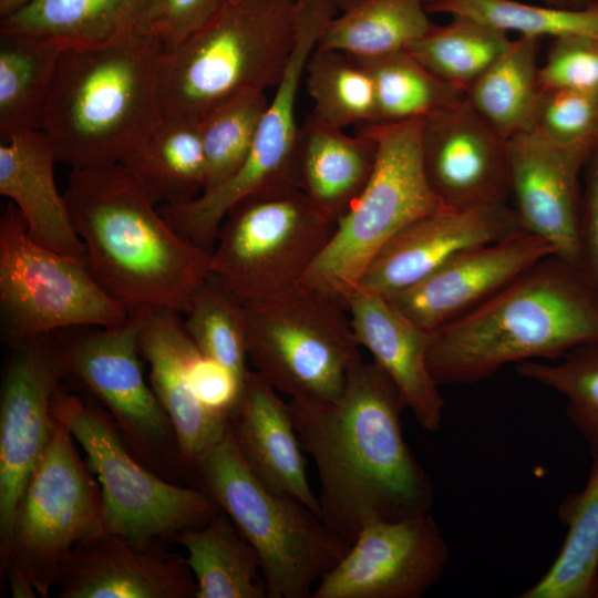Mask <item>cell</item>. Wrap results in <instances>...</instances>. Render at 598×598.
<instances>
[{
  "label": "cell",
  "instance_id": "6da1fadb",
  "mask_svg": "<svg viewBox=\"0 0 598 598\" xmlns=\"http://www.w3.org/2000/svg\"><path fill=\"white\" fill-rule=\"evenodd\" d=\"M289 406L318 470L321 519L347 544L368 524L429 513L433 487L403 435L406 405L374 361L351 368L338 400Z\"/></svg>",
  "mask_w": 598,
  "mask_h": 598
},
{
  "label": "cell",
  "instance_id": "7a4b0ae2",
  "mask_svg": "<svg viewBox=\"0 0 598 598\" xmlns=\"http://www.w3.org/2000/svg\"><path fill=\"white\" fill-rule=\"evenodd\" d=\"M63 195L91 274L128 313L188 310L210 254L167 223L125 165L72 168Z\"/></svg>",
  "mask_w": 598,
  "mask_h": 598
},
{
  "label": "cell",
  "instance_id": "3957f363",
  "mask_svg": "<svg viewBox=\"0 0 598 598\" xmlns=\"http://www.w3.org/2000/svg\"><path fill=\"white\" fill-rule=\"evenodd\" d=\"M597 341V299L576 266L548 256L434 331L427 363L439 385L474 383L508 363L557 359Z\"/></svg>",
  "mask_w": 598,
  "mask_h": 598
},
{
  "label": "cell",
  "instance_id": "277c9868",
  "mask_svg": "<svg viewBox=\"0 0 598 598\" xmlns=\"http://www.w3.org/2000/svg\"><path fill=\"white\" fill-rule=\"evenodd\" d=\"M159 43L138 31L60 55L42 132L72 168L126 164L163 118Z\"/></svg>",
  "mask_w": 598,
  "mask_h": 598
},
{
  "label": "cell",
  "instance_id": "5b68a950",
  "mask_svg": "<svg viewBox=\"0 0 598 598\" xmlns=\"http://www.w3.org/2000/svg\"><path fill=\"white\" fill-rule=\"evenodd\" d=\"M298 25L297 0H226L205 25L173 52L163 53V115L200 121L228 99L276 87Z\"/></svg>",
  "mask_w": 598,
  "mask_h": 598
},
{
  "label": "cell",
  "instance_id": "8992f818",
  "mask_svg": "<svg viewBox=\"0 0 598 598\" xmlns=\"http://www.w3.org/2000/svg\"><path fill=\"white\" fill-rule=\"evenodd\" d=\"M204 492L258 554L268 598H310L350 545L305 503L268 488L240 455L230 430L190 465Z\"/></svg>",
  "mask_w": 598,
  "mask_h": 598
},
{
  "label": "cell",
  "instance_id": "52a82bcc",
  "mask_svg": "<svg viewBox=\"0 0 598 598\" xmlns=\"http://www.w3.org/2000/svg\"><path fill=\"white\" fill-rule=\"evenodd\" d=\"M74 442L55 419L0 540L1 575L14 598L48 597L75 545L105 532L99 482Z\"/></svg>",
  "mask_w": 598,
  "mask_h": 598
},
{
  "label": "cell",
  "instance_id": "ba28073f",
  "mask_svg": "<svg viewBox=\"0 0 598 598\" xmlns=\"http://www.w3.org/2000/svg\"><path fill=\"white\" fill-rule=\"evenodd\" d=\"M423 124L424 118L417 117L357 126L375 141L373 172L302 279L347 309L365 268L382 247L405 226L442 207L423 171Z\"/></svg>",
  "mask_w": 598,
  "mask_h": 598
},
{
  "label": "cell",
  "instance_id": "9c48e42d",
  "mask_svg": "<svg viewBox=\"0 0 598 598\" xmlns=\"http://www.w3.org/2000/svg\"><path fill=\"white\" fill-rule=\"evenodd\" d=\"M248 359L290 399L336 401L362 359L348 309L299 282L244 305Z\"/></svg>",
  "mask_w": 598,
  "mask_h": 598
},
{
  "label": "cell",
  "instance_id": "30bf717a",
  "mask_svg": "<svg viewBox=\"0 0 598 598\" xmlns=\"http://www.w3.org/2000/svg\"><path fill=\"white\" fill-rule=\"evenodd\" d=\"M52 409L99 482L106 533L143 549L205 524L219 511L200 489L171 482L138 461L105 410L62 386Z\"/></svg>",
  "mask_w": 598,
  "mask_h": 598
},
{
  "label": "cell",
  "instance_id": "8fae6325",
  "mask_svg": "<svg viewBox=\"0 0 598 598\" xmlns=\"http://www.w3.org/2000/svg\"><path fill=\"white\" fill-rule=\"evenodd\" d=\"M336 223L296 186L248 195L227 212L210 252V274L244 305L302 281Z\"/></svg>",
  "mask_w": 598,
  "mask_h": 598
},
{
  "label": "cell",
  "instance_id": "7c38bea8",
  "mask_svg": "<svg viewBox=\"0 0 598 598\" xmlns=\"http://www.w3.org/2000/svg\"><path fill=\"white\" fill-rule=\"evenodd\" d=\"M127 309L91 274L86 259L51 250L35 240L8 202L0 217V319L9 343L72 327H113Z\"/></svg>",
  "mask_w": 598,
  "mask_h": 598
},
{
  "label": "cell",
  "instance_id": "4fadbf2b",
  "mask_svg": "<svg viewBox=\"0 0 598 598\" xmlns=\"http://www.w3.org/2000/svg\"><path fill=\"white\" fill-rule=\"evenodd\" d=\"M299 25L296 44L283 75L259 123L252 148L243 166L220 186L161 212L184 238L210 252L228 209L254 193L295 185V156L299 133L296 105L310 54L327 23L338 13V0H297ZM297 187V186H296Z\"/></svg>",
  "mask_w": 598,
  "mask_h": 598
},
{
  "label": "cell",
  "instance_id": "5bb4252c",
  "mask_svg": "<svg viewBox=\"0 0 598 598\" xmlns=\"http://www.w3.org/2000/svg\"><path fill=\"white\" fill-rule=\"evenodd\" d=\"M58 344L66 372L94 395L132 453L162 477L190 483L172 423L145 381L138 348V318L102 327Z\"/></svg>",
  "mask_w": 598,
  "mask_h": 598
},
{
  "label": "cell",
  "instance_id": "9a60e30c",
  "mask_svg": "<svg viewBox=\"0 0 598 598\" xmlns=\"http://www.w3.org/2000/svg\"><path fill=\"white\" fill-rule=\"evenodd\" d=\"M450 549L429 514L365 525L310 598H419L442 576Z\"/></svg>",
  "mask_w": 598,
  "mask_h": 598
},
{
  "label": "cell",
  "instance_id": "2e32d148",
  "mask_svg": "<svg viewBox=\"0 0 598 598\" xmlns=\"http://www.w3.org/2000/svg\"><path fill=\"white\" fill-rule=\"evenodd\" d=\"M10 346L0 394V540L50 442L53 399L66 379L58 344L45 336Z\"/></svg>",
  "mask_w": 598,
  "mask_h": 598
},
{
  "label": "cell",
  "instance_id": "e0dca14e",
  "mask_svg": "<svg viewBox=\"0 0 598 598\" xmlns=\"http://www.w3.org/2000/svg\"><path fill=\"white\" fill-rule=\"evenodd\" d=\"M421 156L426 182L444 208L506 204L511 196L507 140L466 96L424 118Z\"/></svg>",
  "mask_w": 598,
  "mask_h": 598
},
{
  "label": "cell",
  "instance_id": "ac0fdd59",
  "mask_svg": "<svg viewBox=\"0 0 598 598\" xmlns=\"http://www.w3.org/2000/svg\"><path fill=\"white\" fill-rule=\"evenodd\" d=\"M550 245L525 230L464 250L386 299L417 326L437 331L471 312L539 260Z\"/></svg>",
  "mask_w": 598,
  "mask_h": 598
},
{
  "label": "cell",
  "instance_id": "d6986e66",
  "mask_svg": "<svg viewBox=\"0 0 598 598\" xmlns=\"http://www.w3.org/2000/svg\"><path fill=\"white\" fill-rule=\"evenodd\" d=\"M594 147H567L532 130L507 140L511 196L523 229L578 266L579 175ZM578 268V267H577Z\"/></svg>",
  "mask_w": 598,
  "mask_h": 598
},
{
  "label": "cell",
  "instance_id": "ffe728a7",
  "mask_svg": "<svg viewBox=\"0 0 598 598\" xmlns=\"http://www.w3.org/2000/svg\"><path fill=\"white\" fill-rule=\"evenodd\" d=\"M523 230L507 203L471 209L440 207L395 234L365 268L358 288L388 298L457 254Z\"/></svg>",
  "mask_w": 598,
  "mask_h": 598
},
{
  "label": "cell",
  "instance_id": "44dd1931",
  "mask_svg": "<svg viewBox=\"0 0 598 598\" xmlns=\"http://www.w3.org/2000/svg\"><path fill=\"white\" fill-rule=\"evenodd\" d=\"M55 586L59 598H196L197 594L186 558L157 544L137 548L106 532L75 545Z\"/></svg>",
  "mask_w": 598,
  "mask_h": 598
},
{
  "label": "cell",
  "instance_id": "7402d4cb",
  "mask_svg": "<svg viewBox=\"0 0 598 598\" xmlns=\"http://www.w3.org/2000/svg\"><path fill=\"white\" fill-rule=\"evenodd\" d=\"M348 312L359 346L389 375L419 425L436 432L445 402L427 363L434 332L414 323L386 298L360 288L350 297Z\"/></svg>",
  "mask_w": 598,
  "mask_h": 598
},
{
  "label": "cell",
  "instance_id": "603a6c76",
  "mask_svg": "<svg viewBox=\"0 0 598 598\" xmlns=\"http://www.w3.org/2000/svg\"><path fill=\"white\" fill-rule=\"evenodd\" d=\"M132 312L138 318V348L150 368V385L172 423L189 470L197 457L226 435L229 420L208 412L193 390L187 359L194 341L181 313L165 308Z\"/></svg>",
  "mask_w": 598,
  "mask_h": 598
},
{
  "label": "cell",
  "instance_id": "cb8c5ba5",
  "mask_svg": "<svg viewBox=\"0 0 598 598\" xmlns=\"http://www.w3.org/2000/svg\"><path fill=\"white\" fill-rule=\"evenodd\" d=\"M278 393L249 371L240 403L229 419L231 436L246 464L268 488L296 497L321 518L289 402Z\"/></svg>",
  "mask_w": 598,
  "mask_h": 598
},
{
  "label": "cell",
  "instance_id": "d4e9b609",
  "mask_svg": "<svg viewBox=\"0 0 598 598\" xmlns=\"http://www.w3.org/2000/svg\"><path fill=\"white\" fill-rule=\"evenodd\" d=\"M53 146L42 131L0 143V194L21 212L30 237L59 254L86 259L64 195L54 181Z\"/></svg>",
  "mask_w": 598,
  "mask_h": 598
},
{
  "label": "cell",
  "instance_id": "484cf974",
  "mask_svg": "<svg viewBox=\"0 0 598 598\" xmlns=\"http://www.w3.org/2000/svg\"><path fill=\"white\" fill-rule=\"evenodd\" d=\"M375 158L377 144L368 132L357 127L351 136L309 114L299 127L295 185L337 224L369 182Z\"/></svg>",
  "mask_w": 598,
  "mask_h": 598
},
{
  "label": "cell",
  "instance_id": "4316f807",
  "mask_svg": "<svg viewBox=\"0 0 598 598\" xmlns=\"http://www.w3.org/2000/svg\"><path fill=\"white\" fill-rule=\"evenodd\" d=\"M146 0H30L1 17L0 31L50 40L65 48H97L136 30Z\"/></svg>",
  "mask_w": 598,
  "mask_h": 598
},
{
  "label": "cell",
  "instance_id": "83f0119b",
  "mask_svg": "<svg viewBox=\"0 0 598 598\" xmlns=\"http://www.w3.org/2000/svg\"><path fill=\"white\" fill-rule=\"evenodd\" d=\"M173 540L187 553L196 598L268 597L258 554L223 511Z\"/></svg>",
  "mask_w": 598,
  "mask_h": 598
},
{
  "label": "cell",
  "instance_id": "f1b7e54d",
  "mask_svg": "<svg viewBox=\"0 0 598 598\" xmlns=\"http://www.w3.org/2000/svg\"><path fill=\"white\" fill-rule=\"evenodd\" d=\"M317 49L368 59L408 50L433 25L425 0H338Z\"/></svg>",
  "mask_w": 598,
  "mask_h": 598
},
{
  "label": "cell",
  "instance_id": "f546056e",
  "mask_svg": "<svg viewBox=\"0 0 598 598\" xmlns=\"http://www.w3.org/2000/svg\"><path fill=\"white\" fill-rule=\"evenodd\" d=\"M64 45L0 31V137L42 131L45 109Z\"/></svg>",
  "mask_w": 598,
  "mask_h": 598
},
{
  "label": "cell",
  "instance_id": "4dcf8cb0",
  "mask_svg": "<svg viewBox=\"0 0 598 598\" xmlns=\"http://www.w3.org/2000/svg\"><path fill=\"white\" fill-rule=\"evenodd\" d=\"M125 165L154 204H184L207 183L200 121L163 115L142 151Z\"/></svg>",
  "mask_w": 598,
  "mask_h": 598
},
{
  "label": "cell",
  "instance_id": "1f68e13d",
  "mask_svg": "<svg viewBox=\"0 0 598 598\" xmlns=\"http://www.w3.org/2000/svg\"><path fill=\"white\" fill-rule=\"evenodd\" d=\"M540 39L520 35L513 40L465 93L471 107L505 140L534 130L542 94Z\"/></svg>",
  "mask_w": 598,
  "mask_h": 598
},
{
  "label": "cell",
  "instance_id": "d6a6232c",
  "mask_svg": "<svg viewBox=\"0 0 598 598\" xmlns=\"http://www.w3.org/2000/svg\"><path fill=\"white\" fill-rule=\"evenodd\" d=\"M567 535L544 576L520 598H595L598 576V457L585 487L558 507Z\"/></svg>",
  "mask_w": 598,
  "mask_h": 598
},
{
  "label": "cell",
  "instance_id": "836d02e7",
  "mask_svg": "<svg viewBox=\"0 0 598 598\" xmlns=\"http://www.w3.org/2000/svg\"><path fill=\"white\" fill-rule=\"evenodd\" d=\"M355 59L365 66L373 81V124L425 118L465 99V92L437 78L409 50Z\"/></svg>",
  "mask_w": 598,
  "mask_h": 598
},
{
  "label": "cell",
  "instance_id": "e575fe53",
  "mask_svg": "<svg viewBox=\"0 0 598 598\" xmlns=\"http://www.w3.org/2000/svg\"><path fill=\"white\" fill-rule=\"evenodd\" d=\"M511 42L507 32L453 16L446 25L433 24L408 50L437 78L466 93Z\"/></svg>",
  "mask_w": 598,
  "mask_h": 598
},
{
  "label": "cell",
  "instance_id": "d590c367",
  "mask_svg": "<svg viewBox=\"0 0 598 598\" xmlns=\"http://www.w3.org/2000/svg\"><path fill=\"white\" fill-rule=\"evenodd\" d=\"M305 75L313 101L310 115L317 121L339 128L375 122L373 81L358 59L341 51L316 48Z\"/></svg>",
  "mask_w": 598,
  "mask_h": 598
},
{
  "label": "cell",
  "instance_id": "8d00e7d4",
  "mask_svg": "<svg viewBox=\"0 0 598 598\" xmlns=\"http://www.w3.org/2000/svg\"><path fill=\"white\" fill-rule=\"evenodd\" d=\"M429 13L472 18L504 32L553 38L589 35L598 38V3L582 9L534 6L515 0H432Z\"/></svg>",
  "mask_w": 598,
  "mask_h": 598
},
{
  "label": "cell",
  "instance_id": "74e56055",
  "mask_svg": "<svg viewBox=\"0 0 598 598\" xmlns=\"http://www.w3.org/2000/svg\"><path fill=\"white\" fill-rule=\"evenodd\" d=\"M185 315V329L197 348L246 381L250 370L244 303L210 274Z\"/></svg>",
  "mask_w": 598,
  "mask_h": 598
},
{
  "label": "cell",
  "instance_id": "f35d334b",
  "mask_svg": "<svg viewBox=\"0 0 598 598\" xmlns=\"http://www.w3.org/2000/svg\"><path fill=\"white\" fill-rule=\"evenodd\" d=\"M268 104L265 91H250L218 104L200 120L207 161L204 192L227 182L246 162Z\"/></svg>",
  "mask_w": 598,
  "mask_h": 598
},
{
  "label": "cell",
  "instance_id": "ab89813d",
  "mask_svg": "<svg viewBox=\"0 0 598 598\" xmlns=\"http://www.w3.org/2000/svg\"><path fill=\"white\" fill-rule=\"evenodd\" d=\"M557 363L533 360L516 363L524 378L563 395L566 412L587 442L592 457H598V341L579 346Z\"/></svg>",
  "mask_w": 598,
  "mask_h": 598
},
{
  "label": "cell",
  "instance_id": "60d3db41",
  "mask_svg": "<svg viewBox=\"0 0 598 598\" xmlns=\"http://www.w3.org/2000/svg\"><path fill=\"white\" fill-rule=\"evenodd\" d=\"M534 131L567 147H594L598 141V94L567 89L543 90Z\"/></svg>",
  "mask_w": 598,
  "mask_h": 598
},
{
  "label": "cell",
  "instance_id": "b9f144b4",
  "mask_svg": "<svg viewBox=\"0 0 598 598\" xmlns=\"http://www.w3.org/2000/svg\"><path fill=\"white\" fill-rule=\"evenodd\" d=\"M538 75L542 91L567 89L598 94V38H554Z\"/></svg>",
  "mask_w": 598,
  "mask_h": 598
},
{
  "label": "cell",
  "instance_id": "7bdbcfd3",
  "mask_svg": "<svg viewBox=\"0 0 598 598\" xmlns=\"http://www.w3.org/2000/svg\"><path fill=\"white\" fill-rule=\"evenodd\" d=\"M226 0H146L136 31L155 39L164 54L173 52L205 25Z\"/></svg>",
  "mask_w": 598,
  "mask_h": 598
},
{
  "label": "cell",
  "instance_id": "ee69618b",
  "mask_svg": "<svg viewBox=\"0 0 598 598\" xmlns=\"http://www.w3.org/2000/svg\"><path fill=\"white\" fill-rule=\"evenodd\" d=\"M187 373L202 405L212 414L229 420L240 403L245 381L195 343L188 354Z\"/></svg>",
  "mask_w": 598,
  "mask_h": 598
},
{
  "label": "cell",
  "instance_id": "f6af8a7d",
  "mask_svg": "<svg viewBox=\"0 0 598 598\" xmlns=\"http://www.w3.org/2000/svg\"><path fill=\"white\" fill-rule=\"evenodd\" d=\"M584 169L577 267L598 301V141Z\"/></svg>",
  "mask_w": 598,
  "mask_h": 598
},
{
  "label": "cell",
  "instance_id": "bcb514c9",
  "mask_svg": "<svg viewBox=\"0 0 598 598\" xmlns=\"http://www.w3.org/2000/svg\"><path fill=\"white\" fill-rule=\"evenodd\" d=\"M30 0H0V16H7L23 4H25Z\"/></svg>",
  "mask_w": 598,
  "mask_h": 598
},
{
  "label": "cell",
  "instance_id": "7dc6e473",
  "mask_svg": "<svg viewBox=\"0 0 598 598\" xmlns=\"http://www.w3.org/2000/svg\"><path fill=\"white\" fill-rule=\"evenodd\" d=\"M432 0H425V3ZM545 4L573 8L569 0H542Z\"/></svg>",
  "mask_w": 598,
  "mask_h": 598
},
{
  "label": "cell",
  "instance_id": "c3c4849f",
  "mask_svg": "<svg viewBox=\"0 0 598 598\" xmlns=\"http://www.w3.org/2000/svg\"><path fill=\"white\" fill-rule=\"evenodd\" d=\"M595 598H598V576H597V580H596Z\"/></svg>",
  "mask_w": 598,
  "mask_h": 598
},
{
  "label": "cell",
  "instance_id": "681fc988",
  "mask_svg": "<svg viewBox=\"0 0 598 598\" xmlns=\"http://www.w3.org/2000/svg\"><path fill=\"white\" fill-rule=\"evenodd\" d=\"M569 1H570L571 4H573L574 2H582V1H590V0H569ZM597 1H598V0H597Z\"/></svg>",
  "mask_w": 598,
  "mask_h": 598
},
{
  "label": "cell",
  "instance_id": "f907efd6",
  "mask_svg": "<svg viewBox=\"0 0 598 598\" xmlns=\"http://www.w3.org/2000/svg\"><path fill=\"white\" fill-rule=\"evenodd\" d=\"M227 1H231V2H235V1H238V0H227Z\"/></svg>",
  "mask_w": 598,
  "mask_h": 598
}]
</instances>
